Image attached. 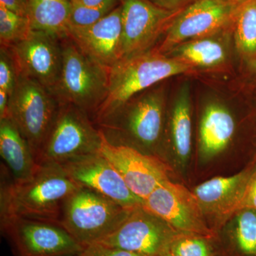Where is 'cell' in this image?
Instances as JSON below:
<instances>
[{
  "label": "cell",
  "mask_w": 256,
  "mask_h": 256,
  "mask_svg": "<svg viewBox=\"0 0 256 256\" xmlns=\"http://www.w3.org/2000/svg\"><path fill=\"white\" fill-rule=\"evenodd\" d=\"M102 133L86 112L72 104L60 108L37 162L63 164L70 160L99 152Z\"/></svg>",
  "instance_id": "7"
},
{
  "label": "cell",
  "mask_w": 256,
  "mask_h": 256,
  "mask_svg": "<svg viewBox=\"0 0 256 256\" xmlns=\"http://www.w3.org/2000/svg\"><path fill=\"white\" fill-rule=\"evenodd\" d=\"M255 156H256V154H255Z\"/></svg>",
  "instance_id": "38"
},
{
  "label": "cell",
  "mask_w": 256,
  "mask_h": 256,
  "mask_svg": "<svg viewBox=\"0 0 256 256\" xmlns=\"http://www.w3.org/2000/svg\"><path fill=\"white\" fill-rule=\"evenodd\" d=\"M68 37L89 58L110 68L122 60L121 5L89 26L69 25Z\"/></svg>",
  "instance_id": "17"
},
{
  "label": "cell",
  "mask_w": 256,
  "mask_h": 256,
  "mask_svg": "<svg viewBox=\"0 0 256 256\" xmlns=\"http://www.w3.org/2000/svg\"><path fill=\"white\" fill-rule=\"evenodd\" d=\"M143 206L180 233L214 236L193 192L170 180L152 192L144 200Z\"/></svg>",
  "instance_id": "12"
},
{
  "label": "cell",
  "mask_w": 256,
  "mask_h": 256,
  "mask_svg": "<svg viewBox=\"0 0 256 256\" xmlns=\"http://www.w3.org/2000/svg\"><path fill=\"white\" fill-rule=\"evenodd\" d=\"M31 31L28 16H20L0 6L1 46H12L26 38Z\"/></svg>",
  "instance_id": "26"
},
{
  "label": "cell",
  "mask_w": 256,
  "mask_h": 256,
  "mask_svg": "<svg viewBox=\"0 0 256 256\" xmlns=\"http://www.w3.org/2000/svg\"><path fill=\"white\" fill-rule=\"evenodd\" d=\"M134 208L122 206L98 192L80 186L64 202L58 225L86 248L110 235Z\"/></svg>",
  "instance_id": "4"
},
{
  "label": "cell",
  "mask_w": 256,
  "mask_h": 256,
  "mask_svg": "<svg viewBox=\"0 0 256 256\" xmlns=\"http://www.w3.org/2000/svg\"><path fill=\"white\" fill-rule=\"evenodd\" d=\"M60 108V102L50 90L36 80L18 74L10 97L8 117L18 126L36 160Z\"/></svg>",
  "instance_id": "6"
},
{
  "label": "cell",
  "mask_w": 256,
  "mask_h": 256,
  "mask_svg": "<svg viewBox=\"0 0 256 256\" xmlns=\"http://www.w3.org/2000/svg\"><path fill=\"white\" fill-rule=\"evenodd\" d=\"M158 256H172L170 252H168V254H162V255H160Z\"/></svg>",
  "instance_id": "36"
},
{
  "label": "cell",
  "mask_w": 256,
  "mask_h": 256,
  "mask_svg": "<svg viewBox=\"0 0 256 256\" xmlns=\"http://www.w3.org/2000/svg\"><path fill=\"white\" fill-rule=\"evenodd\" d=\"M18 256H74L86 248L57 224L16 218L2 226Z\"/></svg>",
  "instance_id": "10"
},
{
  "label": "cell",
  "mask_w": 256,
  "mask_h": 256,
  "mask_svg": "<svg viewBox=\"0 0 256 256\" xmlns=\"http://www.w3.org/2000/svg\"><path fill=\"white\" fill-rule=\"evenodd\" d=\"M70 10V0H28V18L31 30L60 40L66 38Z\"/></svg>",
  "instance_id": "22"
},
{
  "label": "cell",
  "mask_w": 256,
  "mask_h": 256,
  "mask_svg": "<svg viewBox=\"0 0 256 256\" xmlns=\"http://www.w3.org/2000/svg\"><path fill=\"white\" fill-rule=\"evenodd\" d=\"M236 48L245 60L256 58V0H242L233 28Z\"/></svg>",
  "instance_id": "24"
},
{
  "label": "cell",
  "mask_w": 256,
  "mask_h": 256,
  "mask_svg": "<svg viewBox=\"0 0 256 256\" xmlns=\"http://www.w3.org/2000/svg\"><path fill=\"white\" fill-rule=\"evenodd\" d=\"M191 98L188 86H184L175 100L170 117L172 148L178 166L184 168L192 151Z\"/></svg>",
  "instance_id": "23"
},
{
  "label": "cell",
  "mask_w": 256,
  "mask_h": 256,
  "mask_svg": "<svg viewBox=\"0 0 256 256\" xmlns=\"http://www.w3.org/2000/svg\"><path fill=\"white\" fill-rule=\"evenodd\" d=\"M256 165L254 158L237 174L210 178L194 190L206 223L214 234L240 210L248 182Z\"/></svg>",
  "instance_id": "15"
},
{
  "label": "cell",
  "mask_w": 256,
  "mask_h": 256,
  "mask_svg": "<svg viewBox=\"0 0 256 256\" xmlns=\"http://www.w3.org/2000/svg\"><path fill=\"white\" fill-rule=\"evenodd\" d=\"M242 0H194L173 18L158 48L166 55L183 42L233 32L234 20Z\"/></svg>",
  "instance_id": "8"
},
{
  "label": "cell",
  "mask_w": 256,
  "mask_h": 256,
  "mask_svg": "<svg viewBox=\"0 0 256 256\" xmlns=\"http://www.w3.org/2000/svg\"><path fill=\"white\" fill-rule=\"evenodd\" d=\"M1 173V226L16 218L58 224L64 202L80 186L54 162H40L34 174L24 181Z\"/></svg>",
  "instance_id": "1"
},
{
  "label": "cell",
  "mask_w": 256,
  "mask_h": 256,
  "mask_svg": "<svg viewBox=\"0 0 256 256\" xmlns=\"http://www.w3.org/2000/svg\"><path fill=\"white\" fill-rule=\"evenodd\" d=\"M194 68L183 60L153 48L120 60L108 69V92L92 116L94 124L141 92L165 79L191 73Z\"/></svg>",
  "instance_id": "3"
},
{
  "label": "cell",
  "mask_w": 256,
  "mask_h": 256,
  "mask_svg": "<svg viewBox=\"0 0 256 256\" xmlns=\"http://www.w3.org/2000/svg\"><path fill=\"white\" fill-rule=\"evenodd\" d=\"M10 97L8 92L0 90V120L8 117Z\"/></svg>",
  "instance_id": "33"
},
{
  "label": "cell",
  "mask_w": 256,
  "mask_h": 256,
  "mask_svg": "<svg viewBox=\"0 0 256 256\" xmlns=\"http://www.w3.org/2000/svg\"><path fill=\"white\" fill-rule=\"evenodd\" d=\"M0 6L20 16L28 18V0H0Z\"/></svg>",
  "instance_id": "31"
},
{
  "label": "cell",
  "mask_w": 256,
  "mask_h": 256,
  "mask_svg": "<svg viewBox=\"0 0 256 256\" xmlns=\"http://www.w3.org/2000/svg\"><path fill=\"white\" fill-rule=\"evenodd\" d=\"M226 32L213 36L194 38L175 46L168 56L178 58L194 68H214L224 65L228 58V46Z\"/></svg>",
  "instance_id": "21"
},
{
  "label": "cell",
  "mask_w": 256,
  "mask_h": 256,
  "mask_svg": "<svg viewBox=\"0 0 256 256\" xmlns=\"http://www.w3.org/2000/svg\"><path fill=\"white\" fill-rule=\"evenodd\" d=\"M213 237L180 233L170 248L172 256H217Z\"/></svg>",
  "instance_id": "25"
},
{
  "label": "cell",
  "mask_w": 256,
  "mask_h": 256,
  "mask_svg": "<svg viewBox=\"0 0 256 256\" xmlns=\"http://www.w3.org/2000/svg\"><path fill=\"white\" fill-rule=\"evenodd\" d=\"M254 158H256L254 156ZM252 208L256 210V165L254 172L249 178L240 208Z\"/></svg>",
  "instance_id": "30"
},
{
  "label": "cell",
  "mask_w": 256,
  "mask_h": 256,
  "mask_svg": "<svg viewBox=\"0 0 256 256\" xmlns=\"http://www.w3.org/2000/svg\"><path fill=\"white\" fill-rule=\"evenodd\" d=\"M62 70L53 94L92 116L108 92V69L89 58L68 37L62 40Z\"/></svg>",
  "instance_id": "5"
},
{
  "label": "cell",
  "mask_w": 256,
  "mask_h": 256,
  "mask_svg": "<svg viewBox=\"0 0 256 256\" xmlns=\"http://www.w3.org/2000/svg\"><path fill=\"white\" fill-rule=\"evenodd\" d=\"M70 24L76 26H86L97 22L105 18L120 4L121 0H107L98 6H86L75 1H70Z\"/></svg>",
  "instance_id": "27"
},
{
  "label": "cell",
  "mask_w": 256,
  "mask_h": 256,
  "mask_svg": "<svg viewBox=\"0 0 256 256\" xmlns=\"http://www.w3.org/2000/svg\"><path fill=\"white\" fill-rule=\"evenodd\" d=\"M100 152L114 165L130 191L143 201L170 180L169 166L159 156L132 146L111 144L102 133Z\"/></svg>",
  "instance_id": "13"
},
{
  "label": "cell",
  "mask_w": 256,
  "mask_h": 256,
  "mask_svg": "<svg viewBox=\"0 0 256 256\" xmlns=\"http://www.w3.org/2000/svg\"><path fill=\"white\" fill-rule=\"evenodd\" d=\"M250 68L256 74V58L255 60H250Z\"/></svg>",
  "instance_id": "35"
},
{
  "label": "cell",
  "mask_w": 256,
  "mask_h": 256,
  "mask_svg": "<svg viewBox=\"0 0 256 256\" xmlns=\"http://www.w3.org/2000/svg\"><path fill=\"white\" fill-rule=\"evenodd\" d=\"M18 72L12 55L8 47L0 48V90L10 96L18 82Z\"/></svg>",
  "instance_id": "28"
},
{
  "label": "cell",
  "mask_w": 256,
  "mask_h": 256,
  "mask_svg": "<svg viewBox=\"0 0 256 256\" xmlns=\"http://www.w3.org/2000/svg\"><path fill=\"white\" fill-rule=\"evenodd\" d=\"M84 254L86 256H144L124 249L107 246L101 244H92L86 247Z\"/></svg>",
  "instance_id": "29"
},
{
  "label": "cell",
  "mask_w": 256,
  "mask_h": 256,
  "mask_svg": "<svg viewBox=\"0 0 256 256\" xmlns=\"http://www.w3.org/2000/svg\"><path fill=\"white\" fill-rule=\"evenodd\" d=\"M122 60L151 50L180 10L160 8L150 0H121Z\"/></svg>",
  "instance_id": "11"
},
{
  "label": "cell",
  "mask_w": 256,
  "mask_h": 256,
  "mask_svg": "<svg viewBox=\"0 0 256 256\" xmlns=\"http://www.w3.org/2000/svg\"><path fill=\"white\" fill-rule=\"evenodd\" d=\"M178 234L162 218L140 206L98 244L144 256H158L170 252Z\"/></svg>",
  "instance_id": "9"
},
{
  "label": "cell",
  "mask_w": 256,
  "mask_h": 256,
  "mask_svg": "<svg viewBox=\"0 0 256 256\" xmlns=\"http://www.w3.org/2000/svg\"><path fill=\"white\" fill-rule=\"evenodd\" d=\"M80 3V4L86 6H98L105 3L107 0H70Z\"/></svg>",
  "instance_id": "34"
},
{
  "label": "cell",
  "mask_w": 256,
  "mask_h": 256,
  "mask_svg": "<svg viewBox=\"0 0 256 256\" xmlns=\"http://www.w3.org/2000/svg\"><path fill=\"white\" fill-rule=\"evenodd\" d=\"M235 118L227 108L216 102L205 107L200 124L198 151L201 160L210 161L226 149L236 132Z\"/></svg>",
  "instance_id": "19"
},
{
  "label": "cell",
  "mask_w": 256,
  "mask_h": 256,
  "mask_svg": "<svg viewBox=\"0 0 256 256\" xmlns=\"http://www.w3.org/2000/svg\"><path fill=\"white\" fill-rule=\"evenodd\" d=\"M160 8L168 10H181L194 0H150Z\"/></svg>",
  "instance_id": "32"
},
{
  "label": "cell",
  "mask_w": 256,
  "mask_h": 256,
  "mask_svg": "<svg viewBox=\"0 0 256 256\" xmlns=\"http://www.w3.org/2000/svg\"><path fill=\"white\" fill-rule=\"evenodd\" d=\"M0 154L14 181L28 180L38 168L31 146L8 117L0 120Z\"/></svg>",
  "instance_id": "20"
},
{
  "label": "cell",
  "mask_w": 256,
  "mask_h": 256,
  "mask_svg": "<svg viewBox=\"0 0 256 256\" xmlns=\"http://www.w3.org/2000/svg\"><path fill=\"white\" fill-rule=\"evenodd\" d=\"M60 164L80 186L98 192L127 208L144 204L142 198L130 191L114 165L100 152Z\"/></svg>",
  "instance_id": "16"
},
{
  "label": "cell",
  "mask_w": 256,
  "mask_h": 256,
  "mask_svg": "<svg viewBox=\"0 0 256 256\" xmlns=\"http://www.w3.org/2000/svg\"><path fill=\"white\" fill-rule=\"evenodd\" d=\"M62 40L32 30L26 38L8 47L18 74L36 80L53 94L62 70Z\"/></svg>",
  "instance_id": "14"
},
{
  "label": "cell",
  "mask_w": 256,
  "mask_h": 256,
  "mask_svg": "<svg viewBox=\"0 0 256 256\" xmlns=\"http://www.w3.org/2000/svg\"><path fill=\"white\" fill-rule=\"evenodd\" d=\"M86 256L84 255V252H82V254H80V255H77V256Z\"/></svg>",
  "instance_id": "37"
},
{
  "label": "cell",
  "mask_w": 256,
  "mask_h": 256,
  "mask_svg": "<svg viewBox=\"0 0 256 256\" xmlns=\"http://www.w3.org/2000/svg\"><path fill=\"white\" fill-rule=\"evenodd\" d=\"M217 256H256V210L242 208L213 237Z\"/></svg>",
  "instance_id": "18"
},
{
  "label": "cell",
  "mask_w": 256,
  "mask_h": 256,
  "mask_svg": "<svg viewBox=\"0 0 256 256\" xmlns=\"http://www.w3.org/2000/svg\"><path fill=\"white\" fill-rule=\"evenodd\" d=\"M165 101L162 88L132 98L96 124L111 144L153 154L162 137Z\"/></svg>",
  "instance_id": "2"
}]
</instances>
